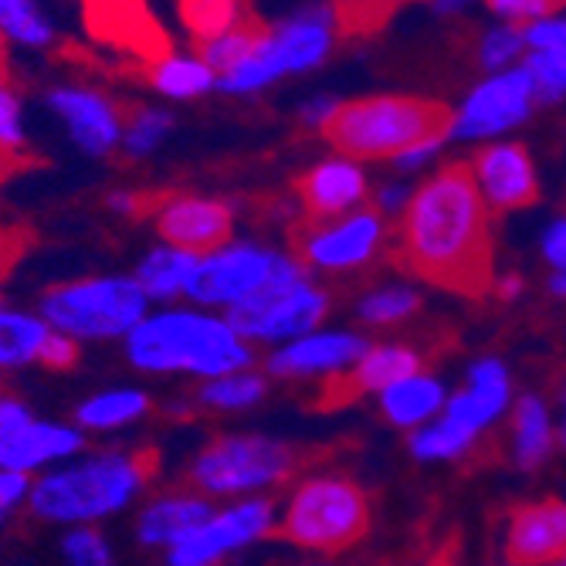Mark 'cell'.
Masks as SVG:
<instances>
[{"instance_id": "cell-1", "label": "cell", "mask_w": 566, "mask_h": 566, "mask_svg": "<svg viewBox=\"0 0 566 566\" xmlns=\"http://www.w3.org/2000/svg\"><path fill=\"white\" fill-rule=\"evenodd\" d=\"M397 262L448 292H489V208L465 164L441 167L407 197L397 231Z\"/></svg>"}, {"instance_id": "cell-2", "label": "cell", "mask_w": 566, "mask_h": 566, "mask_svg": "<svg viewBox=\"0 0 566 566\" xmlns=\"http://www.w3.org/2000/svg\"><path fill=\"white\" fill-rule=\"evenodd\" d=\"M454 113L418 95H367L336 102L323 123L326 143L346 160H397L407 149L451 133Z\"/></svg>"}, {"instance_id": "cell-3", "label": "cell", "mask_w": 566, "mask_h": 566, "mask_svg": "<svg viewBox=\"0 0 566 566\" xmlns=\"http://www.w3.org/2000/svg\"><path fill=\"white\" fill-rule=\"evenodd\" d=\"M129 359L143 370H190L200 377H228L251 364L241 336L208 316L167 313L129 329Z\"/></svg>"}, {"instance_id": "cell-4", "label": "cell", "mask_w": 566, "mask_h": 566, "mask_svg": "<svg viewBox=\"0 0 566 566\" xmlns=\"http://www.w3.org/2000/svg\"><path fill=\"white\" fill-rule=\"evenodd\" d=\"M157 448L133 454H102L82 469L48 475L31 492V509L41 520H98L123 509L143 482L157 475Z\"/></svg>"}, {"instance_id": "cell-5", "label": "cell", "mask_w": 566, "mask_h": 566, "mask_svg": "<svg viewBox=\"0 0 566 566\" xmlns=\"http://www.w3.org/2000/svg\"><path fill=\"white\" fill-rule=\"evenodd\" d=\"M370 530V502L346 475H316L305 479L279 526V536L319 553H339L359 543Z\"/></svg>"}, {"instance_id": "cell-6", "label": "cell", "mask_w": 566, "mask_h": 566, "mask_svg": "<svg viewBox=\"0 0 566 566\" xmlns=\"http://www.w3.org/2000/svg\"><path fill=\"white\" fill-rule=\"evenodd\" d=\"M44 319L75 336H119L143 323L146 292L133 279H82L48 289Z\"/></svg>"}, {"instance_id": "cell-7", "label": "cell", "mask_w": 566, "mask_h": 566, "mask_svg": "<svg viewBox=\"0 0 566 566\" xmlns=\"http://www.w3.org/2000/svg\"><path fill=\"white\" fill-rule=\"evenodd\" d=\"M302 451L269 438H218L193 461L190 482L203 492H244L285 482L302 469Z\"/></svg>"}, {"instance_id": "cell-8", "label": "cell", "mask_w": 566, "mask_h": 566, "mask_svg": "<svg viewBox=\"0 0 566 566\" xmlns=\"http://www.w3.org/2000/svg\"><path fill=\"white\" fill-rule=\"evenodd\" d=\"M536 106V88L526 69H505L492 78H485L469 98L461 113L451 119L448 136L461 139H482V136H499L512 126L526 123V116Z\"/></svg>"}, {"instance_id": "cell-9", "label": "cell", "mask_w": 566, "mask_h": 566, "mask_svg": "<svg viewBox=\"0 0 566 566\" xmlns=\"http://www.w3.org/2000/svg\"><path fill=\"white\" fill-rule=\"evenodd\" d=\"M279 254H269L254 244H234L224 248L211 259L197 262V272L187 285V295L197 302H241L259 292L275 269Z\"/></svg>"}, {"instance_id": "cell-10", "label": "cell", "mask_w": 566, "mask_h": 566, "mask_svg": "<svg viewBox=\"0 0 566 566\" xmlns=\"http://www.w3.org/2000/svg\"><path fill=\"white\" fill-rule=\"evenodd\" d=\"M269 530H272V502L254 499V502L234 505L224 512V516L208 520L200 530L184 536L170 549V566H208L218 556H224L244 543H254Z\"/></svg>"}, {"instance_id": "cell-11", "label": "cell", "mask_w": 566, "mask_h": 566, "mask_svg": "<svg viewBox=\"0 0 566 566\" xmlns=\"http://www.w3.org/2000/svg\"><path fill=\"white\" fill-rule=\"evenodd\" d=\"M472 180L492 211H520L539 197V180L526 146L520 143H495L485 146L475 164L469 167Z\"/></svg>"}, {"instance_id": "cell-12", "label": "cell", "mask_w": 566, "mask_h": 566, "mask_svg": "<svg viewBox=\"0 0 566 566\" xmlns=\"http://www.w3.org/2000/svg\"><path fill=\"white\" fill-rule=\"evenodd\" d=\"M380 234L384 228L377 211H359V214L313 224L308 231H302V241L295 244L302 251V259L316 269H356L377 251Z\"/></svg>"}, {"instance_id": "cell-13", "label": "cell", "mask_w": 566, "mask_h": 566, "mask_svg": "<svg viewBox=\"0 0 566 566\" xmlns=\"http://www.w3.org/2000/svg\"><path fill=\"white\" fill-rule=\"evenodd\" d=\"M505 559L512 566H553L566 559V502L543 499L512 512Z\"/></svg>"}, {"instance_id": "cell-14", "label": "cell", "mask_w": 566, "mask_h": 566, "mask_svg": "<svg viewBox=\"0 0 566 566\" xmlns=\"http://www.w3.org/2000/svg\"><path fill=\"white\" fill-rule=\"evenodd\" d=\"M157 214H160L157 228H160L164 241H170L177 251L208 254L231 241L234 218H231V208L221 200L184 197V200L164 203Z\"/></svg>"}, {"instance_id": "cell-15", "label": "cell", "mask_w": 566, "mask_h": 566, "mask_svg": "<svg viewBox=\"0 0 566 566\" xmlns=\"http://www.w3.org/2000/svg\"><path fill=\"white\" fill-rule=\"evenodd\" d=\"M418 370H421V356L410 346H377V349H367L364 356L356 359L353 374H339V377H329L323 384V390L316 397V407H323V410L343 407V403H349L359 394L387 390L397 380L415 377Z\"/></svg>"}, {"instance_id": "cell-16", "label": "cell", "mask_w": 566, "mask_h": 566, "mask_svg": "<svg viewBox=\"0 0 566 566\" xmlns=\"http://www.w3.org/2000/svg\"><path fill=\"white\" fill-rule=\"evenodd\" d=\"M298 197H302V211L313 224L346 218L359 200L367 197V180L359 174L356 164L349 160H329L308 170L298 180Z\"/></svg>"}, {"instance_id": "cell-17", "label": "cell", "mask_w": 566, "mask_h": 566, "mask_svg": "<svg viewBox=\"0 0 566 566\" xmlns=\"http://www.w3.org/2000/svg\"><path fill=\"white\" fill-rule=\"evenodd\" d=\"M367 353V343L349 333H319L298 336L292 346L279 349L269 359V370L279 377H308V374H333L346 364H356Z\"/></svg>"}, {"instance_id": "cell-18", "label": "cell", "mask_w": 566, "mask_h": 566, "mask_svg": "<svg viewBox=\"0 0 566 566\" xmlns=\"http://www.w3.org/2000/svg\"><path fill=\"white\" fill-rule=\"evenodd\" d=\"M509 394H512L509 374L499 359H479V364L469 370V387L444 403V415L479 434L485 424H492L505 410Z\"/></svg>"}, {"instance_id": "cell-19", "label": "cell", "mask_w": 566, "mask_h": 566, "mask_svg": "<svg viewBox=\"0 0 566 566\" xmlns=\"http://www.w3.org/2000/svg\"><path fill=\"white\" fill-rule=\"evenodd\" d=\"M329 38H333V11H313L289 21L282 31H272L269 55L275 72H298L313 69L329 55Z\"/></svg>"}, {"instance_id": "cell-20", "label": "cell", "mask_w": 566, "mask_h": 566, "mask_svg": "<svg viewBox=\"0 0 566 566\" xmlns=\"http://www.w3.org/2000/svg\"><path fill=\"white\" fill-rule=\"evenodd\" d=\"M323 316H326V292H319V289L302 282L298 289L285 292L282 298H275L269 305V313L262 316L259 326H254L251 339H292V336H305Z\"/></svg>"}, {"instance_id": "cell-21", "label": "cell", "mask_w": 566, "mask_h": 566, "mask_svg": "<svg viewBox=\"0 0 566 566\" xmlns=\"http://www.w3.org/2000/svg\"><path fill=\"white\" fill-rule=\"evenodd\" d=\"M272 41V28L262 21V18H254L251 11H244L231 31H224L218 41L211 44H200L197 48V62L208 65L218 78H228L234 69H241L248 59H254L259 51Z\"/></svg>"}, {"instance_id": "cell-22", "label": "cell", "mask_w": 566, "mask_h": 566, "mask_svg": "<svg viewBox=\"0 0 566 566\" xmlns=\"http://www.w3.org/2000/svg\"><path fill=\"white\" fill-rule=\"evenodd\" d=\"M55 109L69 119L75 139L92 149V153H106L116 136H119V119L113 113L109 102H102L92 92H59L55 98Z\"/></svg>"}, {"instance_id": "cell-23", "label": "cell", "mask_w": 566, "mask_h": 566, "mask_svg": "<svg viewBox=\"0 0 566 566\" xmlns=\"http://www.w3.org/2000/svg\"><path fill=\"white\" fill-rule=\"evenodd\" d=\"M208 520H211V505L208 502H200V499H167V502H157V505H149L143 512L139 539L146 546H160V543L177 546L184 536L200 530Z\"/></svg>"}, {"instance_id": "cell-24", "label": "cell", "mask_w": 566, "mask_h": 566, "mask_svg": "<svg viewBox=\"0 0 566 566\" xmlns=\"http://www.w3.org/2000/svg\"><path fill=\"white\" fill-rule=\"evenodd\" d=\"M82 448V438L62 424H28L4 451H0V465L11 472H28L48 458H65Z\"/></svg>"}, {"instance_id": "cell-25", "label": "cell", "mask_w": 566, "mask_h": 566, "mask_svg": "<svg viewBox=\"0 0 566 566\" xmlns=\"http://www.w3.org/2000/svg\"><path fill=\"white\" fill-rule=\"evenodd\" d=\"M380 403H384V415L397 428H418L421 421H428L444 407V387L434 377L415 374L380 390Z\"/></svg>"}, {"instance_id": "cell-26", "label": "cell", "mask_w": 566, "mask_h": 566, "mask_svg": "<svg viewBox=\"0 0 566 566\" xmlns=\"http://www.w3.org/2000/svg\"><path fill=\"white\" fill-rule=\"evenodd\" d=\"M553 448V428L549 410L539 397H523L516 403V418H512V451H516L520 469H536L546 461Z\"/></svg>"}, {"instance_id": "cell-27", "label": "cell", "mask_w": 566, "mask_h": 566, "mask_svg": "<svg viewBox=\"0 0 566 566\" xmlns=\"http://www.w3.org/2000/svg\"><path fill=\"white\" fill-rule=\"evenodd\" d=\"M197 254L187 251H153L149 259L139 265V289L146 292V298H174L177 292H187L193 272H197Z\"/></svg>"}, {"instance_id": "cell-28", "label": "cell", "mask_w": 566, "mask_h": 566, "mask_svg": "<svg viewBox=\"0 0 566 566\" xmlns=\"http://www.w3.org/2000/svg\"><path fill=\"white\" fill-rule=\"evenodd\" d=\"M177 8L197 48L218 41L244 14L241 0H177Z\"/></svg>"}, {"instance_id": "cell-29", "label": "cell", "mask_w": 566, "mask_h": 566, "mask_svg": "<svg viewBox=\"0 0 566 566\" xmlns=\"http://www.w3.org/2000/svg\"><path fill=\"white\" fill-rule=\"evenodd\" d=\"M48 336L51 333L44 323L0 308V364L4 367H21L28 359H38Z\"/></svg>"}, {"instance_id": "cell-30", "label": "cell", "mask_w": 566, "mask_h": 566, "mask_svg": "<svg viewBox=\"0 0 566 566\" xmlns=\"http://www.w3.org/2000/svg\"><path fill=\"white\" fill-rule=\"evenodd\" d=\"M475 444V431H469L465 424L451 421L448 415L434 424H424L421 431L410 434V451H415L421 461H444V458H458L465 454Z\"/></svg>"}, {"instance_id": "cell-31", "label": "cell", "mask_w": 566, "mask_h": 566, "mask_svg": "<svg viewBox=\"0 0 566 566\" xmlns=\"http://www.w3.org/2000/svg\"><path fill=\"white\" fill-rule=\"evenodd\" d=\"M149 407L146 394L136 390H113V394H98L88 403L78 407V421L85 428H119L133 418H139Z\"/></svg>"}, {"instance_id": "cell-32", "label": "cell", "mask_w": 566, "mask_h": 566, "mask_svg": "<svg viewBox=\"0 0 566 566\" xmlns=\"http://www.w3.org/2000/svg\"><path fill=\"white\" fill-rule=\"evenodd\" d=\"M149 78H153V85L170 95H200L203 88H211L218 82V75L203 62H184V59H170V55L153 62Z\"/></svg>"}, {"instance_id": "cell-33", "label": "cell", "mask_w": 566, "mask_h": 566, "mask_svg": "<svg viewBox=\"0 0 566 566\" xmlns=\"http://www.w3.org/2000/svg\"><path fill=\"white\" fill-rule=\"evenodd\" d=\"M410 4V0H336L333 11V28L343 34H367L377 31L397 8Z\"/></svg>"}, {"instance_id": "cell-34", "label": "cell", "mask_w": 566, "mask_h": 566, "mask_svg": "<svg viewBox=\"0 0 566 566\" xmlns=\"http://www.w3.org/2000/svg\"><path fill=\"white\" fill-rule=\"evenodd\" d=\"M265 394V380L259 374H234V377H221L214 384H208L200 390V403L208 407H251L259 403Z\"/></svg>"}, {"instance_id": "cell-35", "label": "cell", "mask_w": 566, "mask_h": 566, "mask_svg": "<svg viewBox=\"0 0 566 566\" xmlns=\"http://www.w3.org/2000/svg\"><path fill=\"white\" fill-rule=\"evenodd\" d=\"M526 75L533 78L536 98L543 102H556L566 95V48H553V51H533L526 59Z\"/></svg>"}, {"instance_id": "cell-36", "label": "cell", "mask_w": 566, "mask_h": 566, "mask_svg": "<svg viewBox=\"0 0 566 566\" xmlns=\"http://www.w3.org/2000/svg\"><path fill=\"white\" fill-rule=\"evenodd\" d=\"M410 313H418V292L410 289H380L359 302V316L367 323H397Z\"/></svg>"}, {"instance_id": "cell-37", "label": "cell", "mask_w": 566, "mask_h": 566, "mask_svg": "<svg viewBox=\"0 0 566 566\" xmlns=\"http://www.w3.org/2000/svg\"><path fill=\"white\" fill-rule=\"evenodd\" d=\"M526 48V41H523V31H516V28H492L485 38H482V65L485 69H492V72H505V65H512L516 62V55Z\"/></svg>"}, {"instance_id": "cell-38", "label": "cell", "mask_w": 566, "mask_h": 566, "mask_svg": "<svg viewBox=\"0 0 566 566\" xmlns=\"http://www.w3.org/2000/svg\"><path fill=\"white\" fill-rule=\"evenodd\" d=\"M0 31H11L14 38L31 44L48 38V28L34 14L31 0H0Z\"/></svg>"}, {"instance_id": "cell-39", "label": "cell", "mask_w": 566, "mask_h": 566, "mask_svg": "<svg viewBox=\"0 0 566 566\" xmlns=\"http://www.w3.org/2000/svg\"><path fill=\"white\" fill-rule=\"evenodd\" d=\"M69 566H113V553L95 530H75L65 539Z\"/></svg>"}, {"instance_id": "cell-40", "label": "cell", "mask_w": 566, "mask_h": 566, "mask_svg": "<svg viewBox=\"0 0 566 566\" xmlns=\"http://www.w3.org/2000/svg\"><path fill=\"white\" fill-rule=\"evenodd\" d=\"M485 4L505 21H543L566 8V0H485Z\"/></svg>"}, {"instance_id": "cell-41", "label": "cell", "mask_w": 566, "mask_h": 566, "mask_svg": "<svg viewBox=\"0 0 566 566\" xmlns=\"http://www.w3.org/2000/svg\"><path fill=\"white\" fill-rule=\"evenodd\" d=\"M38 364L48 367V370H72L78 364V346L62 333H51L48 343L38 353Z\"/></svg>"}, {"instance_id": "cell-42", "label": "cell", "mask_w": 566, "mask_h": 566, "mask_svg": "<svg viewBox=\"0 0 566 566\" xmlns=\"http://www.w3.org/2000/svg\"><path fill=\"white\" fill-rule=\"evenodd\" d=\"M523 41H526L533 51L566 48V21H563V18H543V21H533V24L523 31Z\"/></svg>"}, {"instance_id": "cell-43", "label": "cell", "mask_w": 566, "mask_h": 566, "mask_svg": "<svg viewBox=\"0 0 566 566\" xmlns=\"http://www.w3.org/2000/svg\"><path fill=\"white\" fill-rule=\"evenodd\" d=\"M170 126V119L164 113H139L129 123V149H149L164 136V129Z\"/></svg>"}, {"instance_id": "cell-44", "label": "cell", "mask_w": 566, "mask_h": 566, "mask_svg": "<svg viewBox=\"0 0 566 566\" xmlns=\"http://www.w3.org/2000/svg\"><path fill=\"white\" fill-rule=\"evenodd\" d=\"M21 146V119H18V98L0 82V149Z\"/></svg>"}, {"instance_id": "cell-45", "label": "cell", "mask_w": 566, "mask_h": 566, "mask_svg": "<svg viewBox=\"0 0 566 566\" xmlns=\"http://www.w3.org/2000/svg\"><path fill=\"white\" fill-rule=\"evenodd\" d=\"M28 424L31 418L18 400H0V451H4Z\"/></svg>"}, {"instance_id": "cell-46", "label": "cell", "mask_w": 566, "mask_h": 566, "mask_svg": "<svg viewBox=\"0 0 566 566\" xmlns=\"http://www.w3.org/2000/svg\"><path fill=\"white\" fill-rule=\"evenodd\" d=\"M543 254L553 269H566V221L549 224V231L543 234Z\"/></svg>"}, {"instance_id": "cell-47", "label": "cell", "mask_w": 566, "mask_h": 566, "mask_svg": "<svg viewBox=\"0 0 566 566\" xmlns=\"http://www.w3.org/2000/svg\"><path fill=\"white\" fill-rule=\"evenodd\" d=\"M24 492H28V475L24 472H11V469L0 472V509L14 505Z\"/></svg>"}, {"instance_id": "cell-48", "label": "cell", "mask_w": 566, "mask_h": 566, "mask_svg": "<svg viewBox=\"0 0 566 566\" xmlns=\"http://www.w3.org/2000/svg\"><path fill=\"white\" fill-rule=\"evenodd\" d=\"M441 143H444V139H428V143H421V146H415V149H407L403 157H397V164H400V167H421L424 160H431L434 153L441 149Z\"/></svg>"}, {"instance_id": "cell-49", "label": "cell", "mask_w": 566, "mask_h": 566, "mask_svg": "<svg viewBox=\"0 0 566 566\" xmlns=\"http://www.w3.org/2000/svg\"><path fill=\"white\" fill-rule=\"evenodd\" d=\"M434 4V11H441V14H454V11H461L465 4H472V0H431Z\"/></svg>"}, {"instance_id": "cell-50", "label": "cell", "mask_w": 566, "mask_h": 566, "mask_svg": "<svg viewBox=\"0 0 566 566\" xmlns=\"http://www.w3.org/2000/svg\"><path fill=\"white\" fill-rule=\"evenodd\" d=\"M549 292H553V295H559V298H566V269H556V272H553V279H549Z\"/></svg>"}, {"instance_id": "cell-51", "label": "cell", "mask_w": 566, "mask_h": 566, "mask_svg": "<svg viewBox=\"0 0 566 566\" xmlns=\"http://www.w3.org/2000/svg\"><path fill=\"white\" fill-rule=\"evenodd\" d=\"M520 289H523V282H520V279H505V282L499 285V292H502L505 298H512V295H516Z\"/></svg>"}, {"instance_id": "cell-52", "label": "cell", "mask_w": 566, "mask_h": 566, "mask_svg": "<svg viewBox=\"0 0 566 566\" xmlns=\"http://www.w3.org/2000/svg\"><path fill=\"white\" fill-rule=\"evenodd\" d=\"M4 59H8V41H4V31H0V75H4Z\"/></svg>"}, {"instance_id": "cell-53", "label": "cell", "mask_w": 566, "mask_h": 566, "mask_svg": "<svg viewBox=\"0 0 566 566\" xmlns=\"http://www.w3.org/2000/svg\"><path fill=\"white\" fill-rule=\"evenodd\" d=\"M559 441H563V448H566V418H563V428H559Z\"/></svg>"}, {"instance_id": "cell-54", "label": "cell", "mask_w": 566, "mask_h": 566, "mask_svg": "<svg viewBox=\"0 0 566 566\" xmlns=\"http://www.w3.org/2000/svg\"><path fill=\"white\" fill-rule=\"evenodd\" d=\"M553 566H566V559H559V563H553Z\"/></svg>"}, {"instance_id": "cell-55", "label": "cell", "mask_w": 566, "mask_h": 566, "mask_svg": "<svg viewBox=\"0 0 566 566\" xmlns=\"http://www.w3.org/2000/svg\"><path fill=\"white\" fill-rule=\"evenodd\" d=\"M0 82H4V75H0Z\"/></svg>"}]
</instances>
